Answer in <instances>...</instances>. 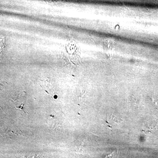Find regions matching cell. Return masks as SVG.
I'll use <instances>...</instances> for the list:
<instances>
[{"label":"cell","instance_id":"6da1fadb","mask_svg":"<svg viewBox=\"0 0 158 158\" xmlns=\"http://www.w3.org/2000/svg\"><path fill=\"white\" fill-rule=\"evenodd\" d=\"M109 121L111 123L113 124H120L121 122V120L120 119L118 118L117 117H116V116H114L113 114H112L111 116L109 118Z\"/></svg>","mask_w":158,"mask_h":158}]
</instances>
